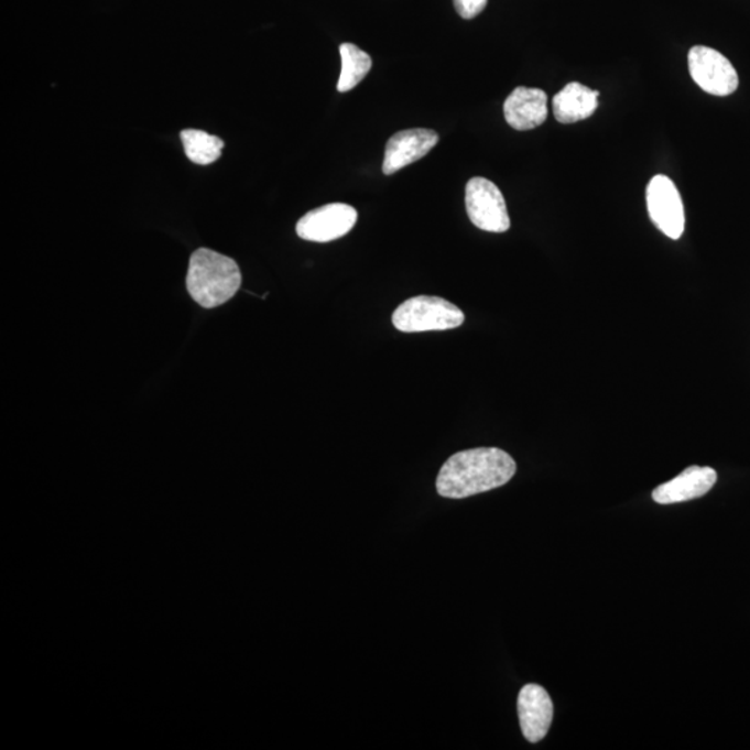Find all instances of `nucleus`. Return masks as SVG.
Wrapping results in <instances>:
<instances>
[{
    "mask_svg": "<svg viewBox=\"0 0 750 750\" xmlns=\"http://www.w3.org/2000/svg\"><path fill=\"white\" fill-rule=\"evenodd\" d=\"M518 710L521 731L526 741H542L553 720V704L546 689L536 684L523 686L519 694Z\"/></svg>",
    "mask_w": 750,
    "mask_h": 750,
    "instance_id": "9",
    "label": "nucleus"
},
{
    "mask_svg": "<svg viewBox=\"0 0 750 750\" xmlns=\"http://www.w3.org/2000/svg\"><path fill=\"white\" fill-rule=\"evenodd\" d=\"M242 275L236 260L202 248L189 260L186 289L202 307L225 305L241 289Z\"/></svg>",
    "mask_w": 750,
    "mask_h": 750,
    "instance_id": "2",
    "label": "nucleus"
},
{
    "mask_svg": "<svg viewBox=\"0 0 750 750\" xmlns=\"http://www.w3.org/2000/svg\"><path fill=\"white\" fill-rule=\"evenodd\" d=\"M717 481V472L711 467L691 466L672 481L654 489V502L673 504L704 497Z\"/></svg>",
    "mask_w": 750,
    "mask_h": 750,
    "instance_id": "10",
    "label": "nucleus"
},
{
    "mask_svg": "<svg viewBox=\"0 0 750 750\" xmlns=\"http://www.w3.org/2000/svg\"><path fill=\"white\" fill-rule=\"evenodd\" d=\"M649 216L664 236L680 239L685 230V210L677 186L666 175H654L646 188Z\"/></svg>",
    "mask_w": 750,
    "mask_h": 750,
    "instance_id": "6",
    "label": "nucleus"
},
{
    "mask_svg": "<svg viewBox=\"0 0 750 750\" xmlns=\"http://www.w3.org/2000/svg\"><path fill=\"white\" fill-rule=\"evenodd\" d=\"M343 70L338 79V93H349L358 87L360 81L369 74L372 61L369 53L361 51L354 44H343L339 46Z\"/></svg>",
    "mask_w": 750,
    "mask_h": 750,
    "instance_id": "13",
    "label": "nucleus"
},
{
    "mask_svg": "<svg viewBox=\"0 0 750 750\" xmlns=\"http://www.w3.org/2000/svg\"><path fill=\"white\" fill-rule=\"evenodd\" d=\"M358 221V211L347 204H329L317 207L303 216L296 232L311 242H331L347 236Z\"/></svg>",
    "mask_w": 750,
    "mask_h": 750,
    "instance_id": "7",
    "label": "nucleus"
},
{
    "mask_svg": "<svg viewBox=\"0 0 750 750\" xmlns=\"http://www.w3.org/2000/svg\"><path fill=\"white\" fill-rule=\"evenodd\" d=\"M598 90L579 83L567 84L553 98V115L562 124L587 120L598 109Z\"/></svg>",
    "mask_w": 750,
    "mask_h": 750,
    "instance_id": "12",
    "label": "nucleus"
},
{
    "mask_svg": "<svg viewBox=\"0 0 750 750\" xmlns=\"http://www.w3.org/2000/svg\"><path fill=\"white\" fill-rule=\"evenodd\" d=\"M438 141L439 135L433 130L413 129L396 132L387 143L382 172L392 175L409 164L419 162Z\"/></svg>",
    "mask_w": 750,
    "mask_h": 750,
    "instance_id": "8",
    "label": "nucleus"
},
{
    "mask_svg": "<svg viewBox=\"0 0 750 750\" xmlns=\"http://www.w3.org/2000/svg\"><path fill=\"white\" fill-rule=\"evenodd\" d=\"M518 470L507 452L498 448H477L450 456L441 467L436 491L441 497L463 499L503 487Z\"/></svg>",
    "mask_w": 750,
    "mask_h": 750,
    "instance_id": "1",
    "label": "nucleus"
},
{
    "mask_svg": "<svg viewBox=\"0 0 750 750\" xmlns=\"http://www.w3.org/2000/svg\"><path fill=\"white\" fill-rule=\"evenodd\" d=\"M465 313L438 296H414L404 301L392 315L393 327L401 333L444 331L460 327Z\"/></svg>",
    "mask_w": 750,
    "mask_h": 750,
    "instance_id": "3",
    "label": "nucleus"
},
{
    "mask_svg": "<svg viewBox=\"0 0 750 750\" xmlns=\"http://www.w3.org/2000/svg\"><path fill=\"white\" fill-rule=\"evenodd\" d=\"M503 113L512 129L534 130L547 119V95L539 88H515L504 102Z\"/></svg>",
    "mask_w": 750,
    "mask_h": 750,
    "instance_id": "11",
    "label": "nucleus"
},
{
    "mask_svg": "<svg viewBox=\"0 0 750 750\" xmlns=\"http://www.w3.org/2000/svg\"><path fill=\"white\" fill-rule=\"evenodd\" d=\"M688 66L691 77L707 94L728 97L738 89L736 68L725 55L711 47L694 46L689 51Z\"/></svg>",
    "mask_w": 750,
    "mask_h": 750,
    "instance_id": "5",
    "label": "nucleus"
},
{
    "mask_svg": "<svg viewBox=\"0 0 750 750\" xmlns=\"http://www.w3.org/2000/svg\"><path fill=\"white\" fill-rule=\"evenodd\" d=\"M466 209L472 225L488 232H507L510 217L507 202L497 185L475 177L466 186Z\"/></svg>",
    "mask_w": 750,
    "mask_h": 750,
    "instance_id": "4",
    "label": "nucleus"
},
{
    "mask_svg": "<svg viewBox=\"0 0 750 750\" xmlns=\"http://www.w3.org/2000/svg\"><path fill=\"white\" fill-rule=\"evenodd\" d=\"M181 141L185 149V154L191 162L207 166L218 161L221 156L225 142L221 138L207 134L200 130H184L181 132Z\"/></svg>",
    "mask_w": 750,
    "mask_h": 750,
    "instance_id": "14",
    "label": "nucleus"
},
{
    "mask_svg": "<svg viewBox=\"0 0 750 750\" xmlns=\"http://www.w3.org/2000/svg\"><path fill=\"white\" fill-rule=\"evenodd\" d=\"M454 3L461 19L471 20L483 12L488 0H454Z\"/></svg>",
    "mask_w": 750,
    "mask_h": 750,
    "instance_id": "15",
    "label": "nucleus"
}]
</instances>
